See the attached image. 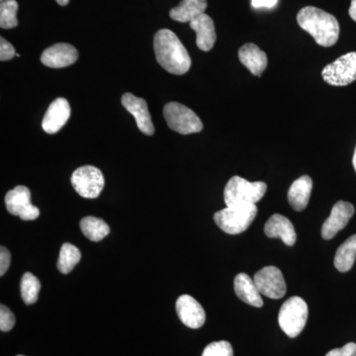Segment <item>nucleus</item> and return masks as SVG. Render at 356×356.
I'll use <instances>...</instances> for the list:
<instances>
[{
  "instance_id": "1",
  "label": "nucleus",
  "mask_w": 356,
  "mask_h": 356,
  "mask_svg": "<svg viewBox=\"0 0 356 356\" xmlns=\"http://www.w3.org/2000/svg\"><path fill=\"white\" fill-rule=\"evenodd\" d=\"M154 50L159 65L170 74L181 76L191 70V58L188 51L170 30L161 29L156 32Z\"/></svg>"
},
{
  "instance_id": "2",
  "label": "nucleus",
  "mask_w": 356,
  "mask_h": 356,
  "mask_svg": "<svg viewBox=\"0 0 356 356\" xmlns=\"http://www.w3.org/2000/svg\"><path fill=\"white\" fill-rule=\"evenodd\" d=\"M297 22L320 46L332 47L339 40V24L337 18L317 7L302 8L297 15Z\"/></svg>"
},
{
  "instance_id": "3",
  "label": "nucleus",
  "mask_w": 356,
  "mask_h": 356,
  "mask_svg": "<svg viewBox=\"0 0 356 356\" xmlns=\"http://www.w3.org/2000/svg\"><path fill=\"white\" fill-rule=\"evenodd\" d=\"M257 215L255 204H236L215 213L214 221L225 233L238 235L247 231Z\"/></svg>"
},
{
  "instance_id": "4",
  "label": "nucleus",
  "mask_w": 356,
  "mask_h": 356,
  "mask_svg": "<svg viewBox=\"0 0 356 356\" xmlns=\"http://www.w3.org/2000/svg\"><path fill=\"white\" fill-rule=\"evenodd\" d=\"M266 191L267 185L264 182H250L245 178L234 177L225 187V203L227 206L257 204L264 197Z\"/></svg>"
},
{
  "instance_id": "5",
  "label": "nucleus",
  "mask_w": 356,
  "mask_h": 356,
  "mask_svg": "<svg viewBox=\"0 0 356 356\" xmlns=\"http://www.w3.org/2000/svg\"><path fill=\"white\" fill-rule=\"evenodd\" d=\"M308 320V305L301 297L294 296L281 306L278 322L281 330L289 337H298Z\"/></svg>"
},
{
  "instance_id": "6",
  "label": "nucleus",
  "mask_w": 356,
  "mask_h": 356,
  "mask_svg": "<svg viewBox=\"0 0 356 356\" xmlns=\"http://www.w3.org/2000/svg\"><path fill=\"white\" fill-rule=\"evenodd\" d=\"M168 127L181 135L201 132L203 123L195 112L178 102H170L163 108Z\"/></svg>"
},
{
  "instance_id": "7",
  "label": "nucleus",
  "mask_w": 356,
  "mask_h": 356,
  "mask_svg": "<svg viewBox=\"0 0 356 356\" xmlns=\"http://www.w3.org/2000/svg\"><path fill=\"white\" fill-rule=\"evenodd\" d=\"M70 181L77 193L81 197L88 199L97 198L105 184L102 170L92 165H84L77 168L72 173Z\"/></svg>"
},
{
  "instance_id": "8",
  "label": "nucleus",
  "mask_w": 356,
  "mask_h": 356,
  "mask_svg": "<svg viewBox=\"0 0 356 356\" xmlns=\"http://www.w3.org/2000/svg\"><path fill=\"white\" fill-rule=\"evenodd\" d=\"M325 83L332 86H346L356 81V51L346 54L323 70Z\"/></svg>"
},
{
  "instance_id": "9",
  "label": "nucleus",
  "mask_w": 356,
  "mask_h": 356,
  "mask_svg": "<svg viewBox=\"0 0 356 356\" xmlns=\"http://www.w3.org/2000/svg\"><path fill=\"white\" fill-rule=\"evenodd\" d=\"M254 280L259 293L268 298L280 299L286 293V283L277 267H264L254 274Z\"/></svg>"
},
{
  "instance_id": "10",
  "label": "nucleus",
  "mask_w": 356,
  "mask_h": 356,
  "mask_svg": "<svg viewBox=\"0 0 356 356\" xmlns=\"http://www.w3.org/2000/svg\"><path fill=\"white\" fill-rule=\"evenodd\" d=\"M355 206L346 201H339L332 207L331 215L325 220L322 227V236L325 240H331L346 228L351 217L355 215Z\"/></svg>"
},
{
  "instance_id": "11",
  "label": "nucleus",
  "mask_w": 356,
  "mask_h": 356,
  "mask_svg": "<svg viewBox=\"0 0 356 356\" xmlns=\"http://www.w3.org/2000/svg\"><path fill=\"white\" fill-rule=\"evenodd\" d=\"M122 104L129 113L133 115L140 132L147 136L153 135L154 127L146 100L132 93H125L122 96Z\"/></svg>"
},
{
  "instance_id": "12",
  "label": "nucleus",
  "mask_w": 356,
  "mask_h": 356,
  "mask_svg": "<svg viewBox=\"0 0 356 356\" xmlns=\"http://www.w3.org/2000/svg\"><path fill=\"white\" fill-rule=\"evenodd\" d=\"M79 58V51L72 44L58 43L49 47L41 56L42 64L51 69H63L74 65Z\"/></svg>"
},
{
  "instance_id": "13",
  "label": "nucleus",
  "mask_w": 356,
  "mask_h": 356,
  "mask_svg": "<svg viewBox=\"0 0 356 356\" xmlns=\"http://www.w3.org/2000/svg\"><path fill=\"white\" fill-rule=\"evenodd\" d=\"M175 308H177L178 318L186 327L199 329L205 324V311L191 295L180 296L177 299Z\"/></svg>"
},
{
  "instance_id": "14",
  "label": "nucleus",
  "mask_w": 356,
  "mask_h": 356,
  "mask_svg": "<svg viewBox=\"0 0 356 356\" xmlns=\"http://www.w3.org/2000/svg\"><path fill=\"white\" fill-rule=\"evenodd\" d=\"M70 116V103L65 98H57L51 103L46 114H44L43 121H42V128L44 132L48 134H56L60 130L67 121Z\"/></svg>"
},
{
  "instance_id": "15",
  "label": "nucleus",
  "mask_w": 356,
  "mask_h": 356,
  "mask_svg": "<svg viewBox=\"0 0 356 356\" xmlns=\"http://www.w3.org/2000/svg\"><path fill=\"white\" fill-rule=\"evenodd\" d=\"M264 233L268 238H280L289 247L296 243L297 235L292 222L280 214H274L269 218L264 226Z\"/></svg>"
},
{
  "instance_id": "16",
  "label": "nucleus",
  "mask_w": 356,
  "mask_h": 356,
  "mask_svg": "<svg viewBox=\"0 0 356 356\" xmlns=\"http://www.w3.org/2000/svg\"><path fill=\"white\" fill-rule=\"evenodd\" d=\"M196 33V44L201 51H211L216 42L217 35L214 21L207 14H202L189 23Z\"/></svg>"
},
{
  "instance_id": "17",
  "label": "nucleus",
  "mask_w": 356,
  "mask_h": 356,
  "mask_svg": "<svg viewBox=\"0 0 356 356\" xmlns=\"http://www.w3.org/2000/svg\"><path fill=\"white\" fill-rule=\"evenodd\" d=\"M241 63L254 76H261L267 67V56L257 44L248 43L243 44L238 51Z\"/></svg>"
},
{
  "instance_id": "18",
  "label": "nucleus",
  "mask_w": 356,
  "mask_h": 356,
  "mask_svg": "<svg viewBox=\"0 0 356 356\" xmlns=\"http://www.w3.org/2000/svg\"><path fill=\"white\" fill-rule=\"evenodd\" d=\"M234 288L236 296L245 303L257 308L264 306V300L255 285L254 278L250 277L248 274H238L234 280Z\"/></svg>"
},
{
  "instance_id": "19",
  "label": "nucleus",
  "mask_w": 356,
  "mask_h": 356,
  "mask_svg": "<svg viewBox=\"0 0 356 356\" xmlns=\"http://www.w3.org/2000/svg\"><path fill=\"white\" fill-rule=\"evenodd\" d=\"M313 180L308 175H303L295 180L289 191H288V201L295 211L301 212L308 206L310 200Z\"/></svg>"
},
{
  "instance_id": "20",
  "label": "nucleus",
  "mask_w": 356,
  "mask_h": 356,
  "mask_svg": "<svg viewBox=\"0 0 356 356\" xmlns=\"http://www.w3.org/2000/svg\"><path fill=\"white\" fill-rule=\"evenodd\" d=\"M207 8V0H182L179 6L170 10L172 19L181 23H191L202 15Z\"/></svg>"
},
{
  "instance_id": "21",
  "label": "nucleus",
  "mask_w": 356,
  "mask_h": 356,
  "mask_svg": "<svg viewBox=\"0 0 356 356\" xmlns=\"http://www.w3.org/2000/svg\"><path fill=\"white\" fill-rule=\"evenodd\" d=\"M6 209L14 216H20L21 213L31 205V192L26 186H16L6 196Z\"/></svg>"
},
{
  "instance_id": "22",
  "label": "nucleus",
  "mask_w": 356,
  "mask_h": 356,
  "mask_svg": "<svg viewBox=\"0 0 356 356\" xmlns=\"http://www.w3.org/2000/svg\"><path fill=\"white\" fill-rule=\"evenodd\" d=\"M356 259V235L351 236L337 248L334 255V266L341 273H348L353 268Z\"/></svg>"
},
{
  "instance_id": "23",
  "label": "nucleus",
  "mask_w": 356,
  "mask_h": 356,
  "mask_svg": "<svg viewBox=\"0 0 356 356\" xmlns=\"http://www.w3.org/2000/svg\"><path fill=\"white\" fill-rule=\"evenodd\" d=\"M81 229L84 236L92 242H99L109 235L110 228L106 222L95 217H86L81 221Z\"/></svg>"
},
{
  "instance_id": "24",
  "label": "nucleus",
  "mask_w": 356,
  "mask_h": 356,
  "mask_svg": "<svg viewBox=\"0 0 356 356\" xmlns=\"http://www.w3.org/2000/svg\"><path fill=\"white\" fill-rule=\"evenodd\" d=\"M81 252L72 243H65L60 248L58 268L63 274H69L74 266L81 261Z\"/></svg>"
},
{
  "instance_id": "25",
  "label": "nucleus",
  "mask_w": 356,
  "mask_h": 356,
  "mask_svg": "<svg viewBox=\"0 0 356 356\" xmlns=\"http://www.w3.org/2000/svg\"><path fill=\"white\" fill-rule=\"evenodd\" d=\"M21 296L23 301L27 305H32L36 303L38 300L40 290H41V282L34 274L26 273L22 276L20 283Z\"/></svg>"
},
{
  "instance_id": "26",
  "label": "nucleus",
  "mask_w": 356,
  "mask_h": 356,
  "mask_svg": "<svg viewBox=\"0 0 356 356\" xmlns=\"http://www.w3.org/2000/svg\"><path fill=\"white\" fill-rule=\"evenodd\" d=\"M18 2L16 0H3L0 4V27L13 29L18 25Z\"/></svg>"
},
{
  "instance_id": "27",
  "label": "nucleus",
  "mask_w": 356,
  "mask_h": 356,
  "mask_svg": "<svg viewBox=\"0 0 356 356\" xmlns=\"http://www.w3.org/2000/svg\"><path fill=\"white\" fill-rule=\"evenodd\" d=\"M202 356H234V350L229 341H214L206 346Z\"/></svg>"
},
{
  "instance_id": "28",
  "label": "nucleus",
  "mask_w": 356,
  "mask_h": 356,
  "mask_svg": "<svg viewBox=\"0 0 356 356\" xmlns=\"http://www.w3.org/2000/svg\"><path fill=\"white\" fill-rule=\"evenodd\" d=\"M15 325V317L13 312L2 304L0 306V330L1 332H9Z\"/></svg>"
},
{
  "instance_id": "29",
  "label": "nucleus",
  "mask_w": 356,
  "mask_h": 356,
  "mask_svg": "<svg viewBox=\"0 0 356 356\" xmlns=\"http://www.w3.org/2000/svg\"><path fill=\"white\" fill-rule=\"evenodd\" d=\"M15 56V49H14L13 44L6 41L3 37H1L0 38V60L6 62V60H11Z\"/></svg>"
},
{
  "instance_id": "30",
  "label": "nucleus",
  "mask_w": 356,
  "mask_h": 356,
  "mask_svg": "<svg viewBox=\"0 0 356 356\" xmlns=\"http://www.w3.org/2000/svg\"><path fill=\"white\" fill-rule=\"evenodd\" d=\"M325 356H356V344L350 343L341 348H334Z\"/></svg>"
},
{
  "instance_id": "31",
  "label": "nucleus",
  "mask_w": 356,
  "mask_h": 356,
  "mask_svg": "<svg viewBox=\"0 0 356 356\" xmlns=\"http://www.w3.org/2000/svg\"><path fill=\"white\" fill-rule=\"evenodd\" d=\"M11 264V255L6 248H0V276H3L6 273Z\"/></svg>"
},
{
  "instance_id": "32",
  "label": "nucleus",
  "mask_w": 356,
  "mask_h": 356,
  "mask_svg": "<svg viewBox=\"0 0 356 356\" xmlns=\"http://www.w3.org/2000/svg\"><path fill=\"white\" fill-rule=\"evenodd\" d=\"M40 216V210L36 206L31 205L26 208L24 211L20 214V219L23 221H33V220L38 219Z\"/></svg>"
},
{
  "instance_id": "33",
  "label": "nucleus",
  "mask_w": 356,
  "mask_h": 356,
  "mask_svg": "<svg viewBox=\"0 0 356 356\" xmlns=\"http://www.w3.org/2000/svg\"><path fill=\"white\" fill-rule=\"evenodd\" d=\"M276 3L277 0H252V6L254 8H273Z\"/></svg>"
},
{
  "instance_id": "34",
  "label": "nucleus",
  "mask_w": 356,
  "mask_h": 356,
  "mask_svg": "<svg viewBox=\"0 0 356 356\" xmlns=\"http://www.w3.org/2000/svg\"><path fill=\"white\" fill-rule=\"evenodd\" d=\"M350 16L351 19L356 22V0H351V4L350 7Z\"/></svg>"
},
{
  "instance_id": "35",
  "label": "nucleus",
  "mask_w": 356,
  "mask_h": 356,
  "mask_svg": "<svg viewBox=\"0 0 356 356\" xmlns=\"http://www.w3.org/2000/svg\"><path fill=\"white\" fill-rule=\"evenodd\" d=\"M56 1H57L58 6H65L69 4L70 0H56Z\"/></svg>"
},
{
  "instance_id": "36",
  "label": "nucleus",
  "mask_w": 356,
  "mask_h": 356,
  "mask_svg": "<svg viewBox=\"0 0 356 356\" xmlns=\"http://www.w3.org/2000/svg\"><path fill=\"white\" fill-rule=\"evenodd\" d=\"M353 168H355V170L356 172V147H355V154H353Z\"/></svg>"
},
{
  "instance_id": "37",
  "label": "nucleus",
  "mask_w": 356,
  "mask_h": 356,
  "mask_svg": "<svg viewBox=\"0 0 356 356\" xmlns=\"http://www.w3.org/2000/svg\"><path fill=\"white\" fill-rule=\"evenodd\" d=\"M17 356H25V355H17Z\"/></svg>"
},
{
  "instance_id": "38",
  "label": "nucleus",
  "mask_w": 356,
  "mask_h": 356,
  "mask_svg": "<svg viewBox=\"0 0 356 356\" xmlns=\"http://www.w3.org/2000/svg\"><path fill=\"white\" fill-rule=\"evenodd\" d=\"M3 1V0H1V2Z\"/></svg>"
}]
</instances>
